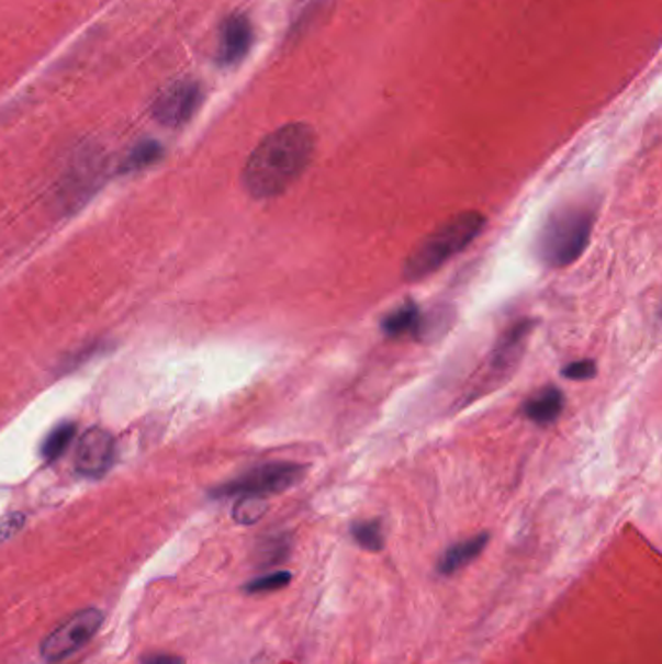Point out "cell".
<instances>
[{
	"label": "cell",
	"mask_w": 662,
	"mask_h": 664,
	"mask_svg": "<svg viewBox=\"0 0 662 664\" xmlns=\"http://www.w3.org/2000/svg\"><path fill=\"white\" fill-rule=\"evenodd\" d=\"M317 148L315 131L305 123H290L260 140L245 164L244 185L255 199L285 193L310 168Z\"/></svg>",
	"instance_id": "1"
},
{
	"label": "cell",
	"mask_w": 662,
	"mask_h": 664,
	"mask_svg": "<svg viewBox=\"0 0 662 664\" xmlns=\"http://www.w3.org/2000/svg\"><path fill=\"white\" fill-rule=\"evenodd\" d=\"M595 227V209L568 202L550 212L537 236V257L550 269H563L585 252Z\"/></svg>",
	"instance_id": "2"
},
{
	"label": "cell",
	"mask_w": 662,
	"mask_h": 664,
	"mask_svg": "<svg viewBox=\"0 0 662 664\" xmlns=\"http://www.w3.org/2000/svg\"><path fill=\"white\" fill-rule=\"evenodd\" d=\"M484 227L486 216L476 211L461 212L447 220L408 255L404 262V278L414 282L434 274L455 255L464 251Z\"/></svg>",
	"instance_id": "3"
},
{
	"label": "cell",
	"mask_w": 662,
	"mask_h": 664,
	"mask_svg": "<svg viewBox=\"0 0 662 664\" xmlns=\"http://www.w3.org/2000/svg\"><path fill=\"white\" fill-rule=\"evenodd\" d=\"M305 476V466L298 463L260 464L237 479L212 489V497H267L294 488Z\"/></svg>",
	"instance_id": "4"
},
{
	"label": "cell",
	"mask_w": 662,
	"mask_h": 664,
	"mask_svg": "<svg viewBox=\"0 0 662 664\" xmlns=\"http://www.w3.org/2000/svg\"><path fill=\"white\" fill-rule=\"evenodd\" d=\"M103 623V612L98 608H86L76 612L70 620L60 623L57 630L49 633L42 643V656L49 663H57L76 651L85 648L86 643L96 638Z\"/></svg>",
	"instance_id": "5"
},
{
	"label": "cell",
	"mask_w": 662,
	"mask_h": 664,
	"mask_svg": "<svg viewBox=\"0 0 662 664\" xmlns=\"http://www.w3.org/2000/svg\"><path fill=\"white\" fill-rule=\"evenodd\" d=\"M204 100L202 86L197 80H177L161 90L152 103V115L160 125L179 128L187 125Z\"/></svg>",
	"instance_id": "6"
},
{
	"label": "cell",
	"mask_w": 662,
	"mask_h": 664,
	"mask_svg": "<svg viewBox=\"0 0 662 664\" xmlns=\"http://www.w3.org/2000/svg\"><path fill=\"white\" fill-rule=\"evenodd\" d=\"M115 461V441L105 429L92 428L76 449V471L86 479H101Z\"/></svg>",
	"instance_id": "7"
},
{
	"label": "cell",
	"mask_w": 662,
	"mask_h": 664,
	"mask_svg": "<svg viewBox=\"0 0 662 664\" xmlns=\"http://www.w3.org/2000/svg\"><path fill=\"white\" fill-rule=\"evenodd\" d=\"M253 42H255V32H253L251 20L242 12L229 14L220 25L218 55H216L220 67H234L237 63H242L249 55Z\"/></svg>",
	"instance_id": "8"
},
{
	"label": "cell",
	"mask_w": 662,
	"mask_h": 664,
	"mask_svg": "<svg viewBox=\"0 0 662 664\" xmlns=\"http://www.w3.org/2000/svg\"><path fill=\"white\" fill-rule=\"evenodd\" d=\"M101 161L93 151H80L75 160L68 164L67 173L60 179V196L65 202H82L100 177Z\"/></svg>",
	"instance_id": "9"
},
{
	"label": "cell",
	"mask_w": 662,
	"mask_h": 664,
	"mask_svg": "<svg viewBox=\"0 0 662 664\" xmlns=\"http://www.w3.org/2000/svg\"><path fill=\"white\" fill-rule=\"evenodd\" d=\"M535 325L537 320L520 319L503 333L490 358V368L494 373H507L517 365Z\"/></svg>",
	"instance_id": "10"
},
{
	"label": "cell",
	"mask_w": 662,
	"mask_h": 664,
	"mask_svg": "<svg viewBox=\"0 0 662 664\" xmlns=\"http://www.w3.org/2000/svg\"><path fill=\"white\" fill-rule=\"evenodd\" d=\"M487 542H490V532H479L470 539L455 542L439 558L436 567L437 573L441 577H453L467 565L472 564L476 558H480V554L486 550Z\"/></svg>",
	"instance_id": "11"
},
{
	"label": "cell",
	"mask_w": 662,
	"mask_h": 664,
	"mask_svg": "<svg viewBox=\"0 0 662 664\" xmlns=\"http://www.w3.org/2000/svg\"><path fill=\"white\" fill-rule=\"evenodd\" d=\"M565 396L558 387L540 389L523 404V414L540 428L552 426L563 413Z\"/></svg>",
	"instance_id": "12"
},
{
	"label": "cell",
	"mask_w": 662,
	"mask_h": 664,
	"mask_svg": "<svg viewBox=\"0 0 662 664\" xmlns=\"http://www.w3.org/2000/svg\"><path fill=\"white\" fill-rule=\"evenodd\" d=\"M381 330L389 338L418 337L424 330V313L416 302H406L381 320Z\"/></svg>",
	"instance_id": "13"
},
{
	"label": "cell",
	"mask_w": 662,
	"mask_h": 664,
	"mask_svg": "<svg viewBox=\"0 0 662 664\" xmlns=\"http://www.w3.org/2000/svg\"><path fill=\"white\" fill-rule=\"evenodd\" d=\"M290 554H292V537L288 532H278V534H270L267 539L260 540L255 558H257L259 567L269 570V567H277V565L288 562Z\"/></svg>",
	"instance_id": "14"
},
{
	"label": "cell",
	"mask_w": 662,
	"mask_h": 664,
	"mask_svg": "<svg viewBox=\"0 0 662 664\" xmlns=\"http://www.w3.org/2000/svg\"><path fill=\"white\" fill-rule=\"evenodd\" d=\"M164 158V146L158 140H141V143L133 146V150L126 154L125 161L121 166L123 173H133V171H141V169L150 168L154 164Z\"/></svg>",
	"instance_id": "15"
},
{
	"label": "cell",
	"mask_w": 662,
	"mask_h": 664,
	"mask_svg": "<svg viewBox=\"0 0 662 664\" xmlns=\"http://www.w3.org/2000/svg\"><path fill=\"white\" fill-rule=\"evenodd\" d=\"M350 534L361 550L371 552V554H378L385 548V532H383V525L379 519L352 522Z\"/></svg>",
	"instance_id": "16"
},
{
	"label": "cell",
	"mask_w": 662,
	"mask_h": 664,
	"mask_svg": "<svg viewBox=\"0 0 662 664\" xmlns=\"http://www.w3.org/2000/svg\"><path fill=\"white\" fill-rule=\"evenodd\" d=\"M76 436V426L75 424H60L59 428L53 429L47 439H45V443H43L42 454L45 461H57L60 454L67 451L70 443H72V439Z\"/></svg>",
	"instance_id": "17"
},
{
	"label": "cell",
	"mask_w": 662,
	"mask_h": 664,
	"mask_svg": "<svg viewBox=\"0 0 662 664\" xmlns=\"http://www.w3.org/2000/svg\"><path fill=\"white\" fill-rule=\"evenodd\" d=\"M292 579H294V575H292V572H285V570L265 573V575H259L249 583H245L244 593H247V595H269V593L285 589L292 583Z\"/></svg>",
	"instance_id": "18"
},
{
	"label": "cell",
	"mask_w": 662,
	"mask_h": 664,
	"mask_svg": "<svg viewBox=\"0 0 662 664\" xmlns=\"http://www.w3.org/2000/svg\"><path fill=\"white\" fill-rule=\"evenodd\" d=\"M269 505L265 502V497L244 496L237 499L234 505V519L239 525H255L262 519V515L267 514Z\"/></svg>",
	"instance_id": "19"
},
{
	"label": "cell",
	"mask_w": 662,
	"mask_h": 664,
	"mask_svg": "<svg viewBox=\"0 0 662 664\" xmlns=\"http://www.w3.org/2000/svg\"><path fill=\"white\" fill-rule=\"evenodd\" d=\"M596 363L593 360H577L571 362L562 370V375L571 381H588L596 375Z\"/></svg>",
	"instance_id": "20"
},
{
	"label": "cell",
	"mask_w": 662,
	"mask_h": 664,
	"mask_svg": "<svg viewBox=\"0 0 662 664\" xmlns=\"http://www.w3.org/2000/svg\"><path fill=\"white\" fill-rule=\"evenodd\" d=\"M25 522V515L22 514H10L7 517L0 519V544L12 539L16 534L18 530H22Z\"/></svg>",
	"instance_id": "21"
},
{
	"label": "cell",
	"mask_w": 662,
	"mask_h": 664,
	"mask_svg": "<svg viewBox=\"0 0 662 664\" xmlns=\"http://www.w3.org/2000/svg\"><path fill=\"white\" fill-rule=\"evenodd\" d=\"M143 664H184V659L169 653H154L144 659Z\"/></svg>",
	"instance_id": "22"
}]
</instances>
